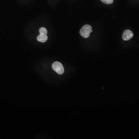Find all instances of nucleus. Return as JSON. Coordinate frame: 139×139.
<instances>
[{"instance_id": "nucleus-1", "label": "nucleus", "mask_w": 139, "mask_h": 139, "mask_svg": "<svg viewBox=\"0 0 139 139\" xmlns=\"http://www.w3.org/2000/svg\"><path fill=\"white\" fill-rule=\"evenodd\" d=\"M40 34L37 36V40L38 41L45 43L48 40L47 30L45 28H41L39 30Z\"/></svg>"}, {"instance_id": "nucleus-2", "label": "nucleus", "mask_w": 139, "mask_h": 139, "mask_svg": "<svg viewBox=\"0 0 139 139\" xmlns=\"http://www.w3.org/2000/svg\"><path fill=\"white\" fill-rule=\"evenodd\" d=\"M92 29V27L90 25L88 24L84 25L80 30V34L84 38H88L90 36Z\"/></svg>"}, {"instance_id": "nucleus-3", "label": "nucleus", "mask_w": 139, "mask_h": 139, "mask_svg": "<svg viewBox=\"0 0 139 139\" xmlns=\"http://www.w3.org/2000/svg\"><path fill=\"white\" fill-rule=\"evenodd\" d=\"M52 68L58 74L61 75L64 72V68L61 63L58 61H55L52 64Z\"/></svg>"}, {"instance_id": "nucleus-4", "label": "nucleus", "mask_w": 139, "mask_h": 139, "mask_svg": "<svg viewBox=\"0 0 139 139\" xmlns=\"http://www.w3.org/2000/svg\"><path fill=\"white\" fill-rule=\"evenodd\" d=\"M133 36V32L129 30H126L122 34V38L124 41H128Z\"/></svg>"}, {"instance_id": "nucleus-5", "label": "nucleus", "mask_w": 139, "mask_h": 139, "mask_svg": "<svg viewBox=\"0 0 139 139\" xmlns=\"http://www.w3.org/2000/svg\"><path fill=\"white\" fill-rule=\"evenodd\" d=\"M103 3L107 4H110L113 2V0H100Z\"/></svg>"}]
</instances>
